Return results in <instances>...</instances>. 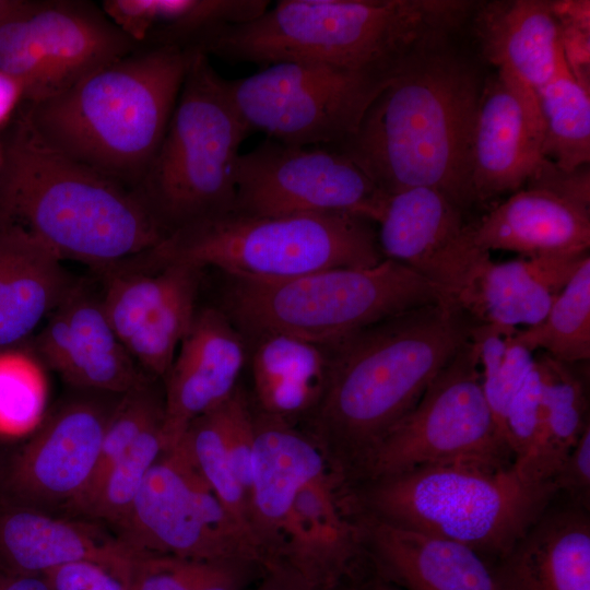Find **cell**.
Instances as JSON below:
<instances>
[{"label":"cell","instance_id":"cell-43","mask_svg":"<svg viewBox=\"0 0 590 590\" xmlns=\"http://www.w3.org/2000/svg\"><path fill=\"white\" fill-rule=\"evenodd\" d=\"M555 491H565L575 500L587 505L590 492V426L581 435L553 479Z\"/></svg>","mask_w":590,"mask_h":590},{"label":"cell","instance_id":"cell-32","mask_svg":"<svg viewBox=\"0 0 590 590\" xmlns=\"http://www.w3.org/2000/svg\"><path fill=\"white\" fill-rule=\"evenodd\" d=\"M544 382V420L530 451L512 463L526 482L552 484L551 480L589 427L585 387L567 363L542 352L535 355Z\"/></svg>","mask_w":590,"mask_h":590},{"label":"cell","instance_id":"cell-34","mask_svg":"<svg viewBox=\"0 0 590 590\" xmlns=\"http://www.w3.org/2000/svg\"><path fill=\"white\" fill-rule=\"evenodd\" d=\"M517 342L530 351L542 350L573 364L590 357V257L581 261L546 316L536 324L518 329Z\"/></svg>","mask_w":590,"mask_h":590},{"label":"cell","instance_id":"cell-4","mask_svg":"<svg viewBox=\"0 0 590 590\" xmlns=\"http://www.w3.org/2000/svg\"><path fill=\"white\" fill-rule=\"evenodd\" d=\"M467 8L445 0H280L251 21L214 30L193 48L262 68L302 61L393 72Z\"/></svg>","mask_w":590,"mask_h":590},{"label":"cell","instance_id":"cell-26","mask_svg":"<svg viewBox=\"0 0 590 590\" xmlns=\"http://www.w3.org/2000/svg\"><path fill=\"white\" fill-rule=\"evenodd\" d=\"M363 523L382 578L403 590H499L494 570L465 544L370 517Z\"/></svg>","mask_w":590,"mask_h":590},{"label":"cell","instance_id":"cell-36","mask_svg":"<svg viewBox=\"0 0 590 590\" xmlns=\"http://www.w3.org/2000/svg\"><path fill=\"white\" fill-rule=\"evenodd\" d=\"M517 330L472 324L470 331L479 355L484 396L504 440L507 410L534 365L533 352L515 340Z\"/></svg>","mask_w":590,"mask_h":590},{"label":"cell","instance_id":"cell-17","mask_svg":"<svg viewBox=\"0 0 590 590\" xmlns=\"http://www.w3.org/2000/svg\"><path fill=\"white\" fill-rule=\"evenodd\" d=\"M385 259L412 269L453 303L489 252L473 238L463 210L429 187L406 188L388 194L376 221Z\"/></svg>","mask_w":590,"mask_h":590},{"label":"cell","instance_id":"cell-11","mask_svg":"<svg viewBox=\"0 0 590 590\" xmlns=\"http://www.w3.org/2000/svg\"><path fill=\"white\" fill-rule=\"evenodd\" d=\"M396 71L279 62L246 78L224 79V84L251 132L262 131L285 144L339 148L356 133Z\"/></svg>","mask_w":590,"mask_h":590},{"label":"cell","instance_id":"cell-31","mask_svg":"<svg viewBox=\"0 0 590 590\" xmlns=\"http://www.w3.org/2000/svg\"><path fill=\"white\" fill-rule=\"evenodd\" d=\"M268 0H105L102 10L140 47L192 48L224 25L262 14Z\"/></svg>","mask_w":590,"mask_h":590},{"label":"cell","instance_id":"cell-45","mask_svg":"<svg viewBox=\"0 0 590 590\" xmlns=\"http://www.w3.org/2000/svg\"><path fill=\"white\" fill-rule=\"evenodd\" d=\"M21 99L24 91L20 82L0 70V126L9 120Z\"/></svg>","mask_w":590,"mask_h":590},{"label":"cell","instance_id":"cell-6","mask_svg":"<svg viewBox=\"0 0 590 590\" xmlns=\"http://www.w3.org/2000/svg\"><path fill=\"white\" fill-rule=\"evenodd\" d=\"M374 222L343 212L276 216L231 211L167 234L130 266L215 267L231 278L282 281L331 268H369L385 258Z\"/></svg>","mask_w":590,"mask_h":590},{"label":"cell","instance_id":"cell-37","mask_svg":"<svg viewBox=\"0 0 590 590\" xmlns=\"http://www.w3.org/2000/svg\"><path fill=\"white\" fill-rule=\"evenodd\" d=\"M149 377L120 394L107 421L97 463L90 484L74 506L80 510L96 491L107 472L151 426L164 421V397Z\"/></svg>","mask_w":590,"mask_h":590},{"label":"cell","instance_id":"cell-9","mask_svg":"<svg viewBox=\"0 0 590 590\" xmlns=\"http://www.w3.org/2000/svg\"><path fill=\"white\" fill-rule=\"evenodd\" d=\"M439 302L445 299L436 286L389 259L369 268H331L282 281L232 278L227 294L233 318L257 337L284 333L326 346Z\"/></svg>","mask_w":590,"mask_h":590},{"label":"cell","instance_id":"cell-39","mask_svg":"<svg viewBox=\"0 0 590 590\" xmlns=\"http://www.w3.org/2000/svg\"><path fill=\"white\" fill-rule=\"evenodd\" d=\"M163 423L148 428L107 472L80 511L118 527L128 516L144 480L164 451Z\"/></svg>","mask_w":590,"mask_h":590},{"label":"cell","instance_id":"cell-15","mask_svg":"<svg viewBox=\"0 0 590 590\" xmlns=\"http://www.w3.org/2000/svg\"><path fill=\"white\" fill-rule=\"evenodd\" d=\"M119 397L109 403L97 397L75 398L47 415L21 448L0 459V497L35 508L74 507L93 476Z\"/></svg>","mask_w":590,"mask_h":590},{"label":"cell","instance_id":"cell-24","mask_svg":"<svg viewBox=\"0 0 590 590\" xmlns=\"http://www.w3.org/2000/svg\"><path fill=\"white\" fill-rule=\"evenodd\" d=\"M143 552L105 536L92 526L54 518L38 508L0 497V570L44 574L74 560L99 564L131 588Z\"/></svg>","mask_w":590,"mask_h":590},{"label":"cell","instance_id":"cell-12","mask_svg":"<svg viewBox=\"0 0 590 590\" xmlns=\"http://www.w3.org/2000/svg\"><path fill=\"white\" fill-rule=\"evenodd\" d=\"M117 528L142 552L262 565L256 543L221 504L182 439L155 461Z\"/></svg>","mask_w":590,"mask_h":590},{"label":"cell","instance_id":"cell-30","mask_svg":"<svg viewBox=\"0 0 590 590\" xmlns=\"http://www.w3.org/2000/svg\"><path fill=\"white\" fill-rule=\"evenodd\" d=\"M480 33L486 58L535 93L555 75L563 47L551 2L516 0L488 7Z\"/></svg>","mask_w":590,"mask_h":590},{"label":"cell","instance_id":"cell-20","mask_svg":"<svg viewBox=\"0 0 590 590\" xmlns=\"http://www.w3.org/2000/svg\"><path fill=\"white\" fill-rule=\"evenodd\" d=\"M590 201L567 191L550 170H539L519 189L471 224L483 250L521 257H566L589 253Z\"/></svg>","mask_w":590,"mask_h":590},{"label":"cell","instance_id":"cell-35","mask_svg":"<svg viewBox=\"0 0 590 590\" xmlns=\"http://www.w3.org/2000/svg\"><path fill=\"white\" fill-rule=\"evenodd\" d=\"M47 369L28 342L0 349V441L30 437L45 421Z\"/></svg>","mask_w":590,"mask_h":590},{"label":"cell","instance_id":"cell-13","mask_svg":"<svg viewBox=\"0 0 590 590\" xmlns=\"http://www.w3.org/2000/svg\"><path fill=\"white\" fill-rule=\"evenodd\" d=\"M140 48L103 10L82 1L32 2L0 23V70L20 82L30 104Z\"/></svg>","mask_w":590,"mask_h":590},{"label":"cell","instance_id":"cell-42","mask_svg":"<svg viewBox=\"0 0 590 590\" xmlns=\"http://www.w3.org/2000/svg\"><path fill=\"white\" fill-rule=\"evenodd\" d=\"M216 410L233 471L249 502L255 446L253 415L238 389Z\"/></svg>","mask_w":590,"mask_h":590},{"label":"cell","instance_id":"cell-21","mask_svg":"<svg viewBox=\"0 0 590 590\" xmlns=\"http://www.w3.org/2000/svg\"><path fill=\"white\" fill-rule=\"evenodd\" d=\"M246 362L241 335L214 308L197 311L163 378L164 450L173 448L198 416L224 403L238 388Z\"/></svg>","mask_w":590,"mask_h":590},{"label":"cell","instance_id":"cell-27","mask_svg":"<svg viewBox=\"0 0 590 590\" xmlns=\"http://www.w3.org/2000/svg\"><path fill=\"white\" fill-rule=\"evenodd\" d=\"M78 281L39 240L0 225V349L27 342Z\"/></svg>","mask_w":590,"mask_h":590},{"label":"cell","instance_id":"cell-5","mask_svg":"<svg viewBox=\"0 0 590 590\" xmlns=\"http://www.w3.org/2000/svg\"><path fill=\"white\" fill-rule=\"evenodd\" d=\"M192 51L140 48L25 111L52 145L134 189L164 138Z\"/></svg>","mask_w":590,"mask_h":590},{"label":"cell","instance_id":"cell-19","mask_svg":"<svg viewBox=\"0 0 590 590\" xmlns=\"http://www.w3.org/2000/svg\"><path fill=\"white\" fill-rule=\"evenodd\" d=\"M536 93L504 69L482 87L473 132L474 202L517 191L545 161Z\"/></svg>","mask_w":590,"mask_h":590},{"label":"cell","instance_id":"cell-50","mask_svg":"<svg viewBox=\"0 0 590 590\" xmlns=\"http://www.w3.org/2000/svg\"><path fill=\"white\" fill-rule=\"evenodd\" d=\"M367 590H403V589L384 578H380L379 580L374 582Z\"/></svg>","mask_w":590,"mask_h":590},{"label":"cell","instance_id":"cell-14","mask_svg":"<svg viewBox=\"0 0 590 590\" xmlns=\"http://www.w3.org/2000/svg\"><path fill=\"white\" fill-rule=\"evenodd\" d=\"M234 212L246 215L352 213L376 223L386 194L343 151L270 138L240 153Z\"/></svg>","mask_w":590,"mask_h":590},{"label":"cell","instance_id":"cell-38","mask_svg":"<svg viewBox=\"0 0 590 590\" xmlns=\"http://www.w3.org/2000/svg\"><path fill=\"white\" fill-rule=\"evenodd\" d=\"M252 564L143 552L132 575L131 590H241Z\"/></svg>","mask_w":590,"mask_h":590},{"label":"cell","instance_id":"cell-18","mask_svg":"<svg viewBox=\"0 0 590 590\" xmlns=\"http://www.w3.org/2000/svg\"><path fill=\"white\" fill-rule=\"evenodd\" d=\"M48 369L80 390L122 394L148 376L126 351L101 293L79 280L30 342Z\"/></svg>","mask_w":590,"mask_h":590},{"label":"cell","instance_id":"cell-51","mask_svg":"<svg viewBox=\"0 0 590 590\" xmlns=\"http://www.w3.org/2000/svg\"><path fill=\"white\" fill-rule=\"evenodd\" d=\"M2 163H3V149L0 146V168L2 166Z\"/></svg>","mask_w":590,"mask_h":590},{"label":"cell","instance_id":"cell-3","mask_svg":"<svg viewBox=\"0 0 590 590\" xmlns=\"http://www.w3.org/2000/svg\"><path fill=\"white\" fill-rule=\"evenodd\" d=\"M472 322L446 302L424 305L369 326L331 345L312 435L337 468L354 469L420 402L465 344Z\"/></svg>","mask_w":590,"mask_h":590},{"label":"cell","instance_id":"cell-47","mask_svg":"<svg viewBox=\"0 0 590 590\" xmlns=\"http://www.w3.org/2000/svg\"><path fill=\"white\" fill-rule=\"evenodd\" d=\"M0 590H50L44 574H15L0 570Z\"/></svg>","mask_w":590,"mask_h":590},{"label":"cell","instance_id":"cell-40","mask_svg":"<svg viewBox=\"0 0 590 590\" xmlns=\"http://www.w3.org/2000/svg\"><path fill=\"white\" fill-rule=\"evenodd\" d=\"M180 439L221 504L255 542L248 497L233 471L216 408L194 418Z\"/></svg>","mask_w":590,"mask_h":590},{"label":"cell","instance_id":"cell-22","mask_svg":"<svg viewBox=\"0 0 590 590\" xmlns=\"http://www.w3.org/2000/svg\"><path fill=\"white\" fill-rule=\"evenodd\" d=\"M342 474L333 471L298 491L267 569L282 568L310 585L338 587L363 542L362 528L345 511Z\"/></svg>","mask_w":590,"mask_h":590},{"label":"cell","instance_id":"cell-2","mask_svg":"<svg viewBox=\"0 0 590 590\" xmlns=\"http://www.w3.org/2000/svg\"><path fill=\"white\" fill-rule=\"evenodd\" d=\"M0 225L95 273L151 250L165 234L133 189L71 157L24 110L3 149Z\"/></svg>","mask_w":590,"mask_h":590},{"label":"cell","instance_id":"cell-8","mask_svg":"<svg viewBox=\"0 0 590 590\" xmlns=\"http://www.w3.org/2000/svg\"><path fill=\"white\" fill-rule=\"evenodd\" d=\"M192 49L164 138L133 189L165 236L233 211L236 162L251 133L210 57Z\"/></svg>","mask_w":590,"mask_h":590},{"label":"cell","instance_id":"cell-23","mask_svg":"<svg viewBox=\"0 0 590 590\" xmlns=\"http://www.w3.org/2000/svg\"><path fill=\"white\" fill-rule=\"evenodd\" d=\"M253 423L250 527L268 567L298 491L317 477L341 471L314 436L297 430L292 423L261 413L253 415Z\"/></svg>","mask_w":590,"mask_h":590},{"label":"cell","instance_id":"cell-52","mask_svg":"<svg viewBox=\"0 0 590 590\" xmlns=\"http://www.w3.org/2000/svg\"><path fill=\"white\" fill-rule=\"evenodd\" d=\"M337 588L316 587L315 590H335Z\"/></svg>","mask_w":590,"mask_h":590},{"label":"cell","instance_id":"cell-41","mask_svg":"<svg viewBox=\"0 0 590 590\" xmlns=\"http://www.w3.org/2000/svg\"><path fill=\"white\" fill-rule=\"evenodd\" d=\"M544 420V382L540 364L534 365L510 403L504 421V438L512 462L521 460L538 440Z\"/></svg>","mask_w":590,"mask_h":590},{"label":"cell","instance_id":"cell-29","mask_svg":"<svg viewBox=\"0 0 590 590\" xmlns=\"http://www.w3.org/2000/svg\"><path fill=\"white\" fill-rule=\"evenodd\" d=\"M251 358L259 413L293 424L314 413L330 374L331 349L284 333H264Z\"/></svg>","mask_w":590,"mask_h":590},{"label":"cell","instance_id":"cell-16","mask_svg":"<svg viewBox=\"0 0 590 590\" xmlns=\"http://www.w3.org/2000/svg\"><path fill=\"white\" fill-rule=\"evenodd\" d=\"M201 270L168 263L150 271L117 268L97 273L110 326L137 365L152 378L165 377L193 323Z\"/></svg>","mask_w":590,"mask_h":590},{"label":"cell","instance_id":"cell-7","mask_svg":"<svg viewBox=\"0 0 590 590\" xmlns=\"http://www.w3.org/2000/svg\"><path fill=\"white\" fill-rule=\"evenodd\" d=\"M370 518L505 556L543 515L552 484L523 481L512 464L462 461L369 481Z\"/></svg>","mask_w":590,"mask_h":590},{"label":"cell","instance_id":"cell-1","mask_svg":"<svg viewBox=\"0 0 590 590\" xmlns=\"http://www.w3.org/2000/svg\"><path fill=\"white\" fill-rule=\"evenodd\" d=\"M477 74L428 44L408 57L339 146L386 194L429 187L462 210L474 202L472 143Z\"/></svg>","mask_w":590,"mask_h":590},{"label":"cell","instance_id":"cell-48","mask_svg":"<svg viewBox=\"0 0 590 590\" xmlns=\"http://www.w3.org/2000/svg\"><path fill=\"white\" fill-rule=\"evenodd\" d=\"M87 590H131L130 585L114 573H106Z\"/></svg>","mask_w":590,"mask_h":590},{"label":"cell","instance_id":"cell-44","mask_svg":"<svg viewBox=\"0 0 590 590\" xmlns=\"http://www.w3.org/2000/svg\"><path fill=\"white\" fill-rule=\"evenodd\" d=\"M106 573L111 571L99 564L74 560L50 568L44 576L50 590H87Z\"/></svg>","mask_w":590,"mask_h":590},{"label":"cell","instance_id":"cell-10","mask_svg":"<svg viewBox=\"0 0 590 590\" xmlns=\"http://www.w3.org/2000/svg\"><path fill=\"white\" fill-rule=\"evenodd\" d=\"M462 461L512 464L485 399L479 355L470 338L416 406L368 450L355 470L374 481Z\"/></svg>","mask_w":590,"mask_h":590},{"label":"cell","instance_id":"cell-46","mask_svg":"<svg viewBox=\"0 0 590 590\" xmlns=\"http://www.w3.org/2000/svg\"><path fill=\"white\" fill-rule=\"evenodd\" d=\"M264 581L256 590H315L316 587L281 568L267 569Z\"/></svg>","mask_w":590,"mask_h":590},{"label":"cell","instance_id":"cell-25","mask_svg":"<svg viewBox=\"0 0 590 590\" xmlns=\"http://www.w3.org/2000/svg\"><path fill=\"white\" fill-rule=\"evenodd\" d=\"M589 253L522 257L506 262L486 259L453 307L473 324L518 329L539 323Z\"/></svg>","mask_w":590,"mask_h":590},{"label":"cell","instance_id":"cell-49","mask_svg":"<svg viewBox=\"0 0 590 590\" xmlns=\"http://www.w3.org/2000/svg\"><path fill=\"white\" fill-rule=\"evenodd\" d=\"M32 2L0 0V23L26 10Z\"/></svg>","mask_w":590,"mask_h":590},{"label":"cell","instance_id":"cell-33","mask_svg":"<svg viewBox=\"0 0 590 590\" xmlns=\"http://www.w3.org/2000/svg\"><path fill=\"white\" fill-rule=\"evenodd\" d=\"M536 96L544 160L564 173L580 169L590 161L589 84L571 72L563 50L555 75Z\"/></svg>","mask_w":590,"mask_h":590},{"label":"cell","instance_id":"cell-28","mask_svg":"<svg viewBox=\"0 0 590 590\" xmlns=\"http://www.w3.org/2000/svg\"><path fill=\"white\" fill-rule=\"evenodd\" d=\"M499 590H590V523L580 510L542 515L502 557Z\"/></svg>","mask_w":590,"mask_h":590}]
</instances>
